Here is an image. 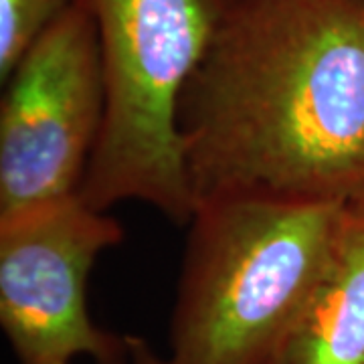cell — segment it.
<instances>
[{
  "instance_id": "1",
  "label": "cell",
  "mask_w": 364,
  "mask_h": 364,
  "mask_svg": "<svg viewBox=\"0 0 364 364\" xmlns=\"http://www.w3.org/2000/svg\"><path fill=\"white\" fill-rule=\"evenodd\" d=\"M193 203L364 200V0H243L178 104Z\"/></svg>"
},
{
  "instance_id": "8",
  "label": "cell",
  "mask_w": 364,
  "mask_h": 364,
  "mask_svg": "<svg viewBox=\"0 0 364 364\" xmlns=\"http://www.w3.org/2000/svg\"><path fill=\"white\" fill-rule=\"evenodd\" d=\"M128 364H174L170 358H162L144 342L142 338L130 336V363Z\"/></svg>"
},
{
  "instance_id": "7",
  "label": "cell",
  "mask_w": 364,
  "mask_h": 364,
  "mask_svg": "<svg viewBox=\"0 0 364 364\" xmlns=\"http://www.w3.org/2000/svg\"><path fill=\"white\" fill-rule=\"evenodd\" d=\"M75 0H0V81L11 75L26 49Z\"/></svg>"
},
{
  "instance_id": "3",
  "label": "cell",
  "mask_w": 364,
  "mask_h": 364,
  "mask_svg": "<svg viewBox=\"0 0 364 364\" xmlns=\"http://www.w3.org/2000/svg\"><path fill=\"white\" fill-rule=\"evenodd\" d=\"M105 81L100 142L79 186L91 207L138 200L188 225L178 104L223 26L243 0H85Z\"/></svg>"
},
{
  "instance_id": "6",
  "label": "cell",
  "mask_w": 364,
  "mask_h": 364,
  "mask_svg": "<svg viewBox=\"0 0 364 364\" xmlns=\"http://www.w3.org/2000/svg\"><path fill=\"white\" fill-rule=\"evenodd\" d=\"M269 364H364V200L346 207L334 253Z\"/></svg>"
},
{
  "instance_id": "5",
  "label": "cell",
  "mask_w": 364,
  "mask_h": 364,
  "mask_svg": "<svg viewBox=\"0 0 364 364\" xmlns=\"http://www.w3.org/2000/svg\"><path fill=\"white\" fill-rule=\"evenodd\" d=\"M124 241V227L79 193L0 217V324L18 364L130 363V336L91 320L95 259Z\"/></svg>"
},
{
  "instance_id": "4",
  "label": "cell",
  "mask_w": 364,
  "mask_h": 364,
  "mask_svg": "<svg viewBox=\"0 0 364 364\" xmlns=\"http://www.w3.org/2000/svg\"><path fill=\"white\" fill-rule=\"evenodd\" d=\"M0 217L79 193L105 119L100 35L75 0L2 81Z\"/></svg>"
},
{
  "instance_id": "2",
  "label": "cell",
  "mask_w": 364,
  "mask_h": 364,
  "mask_svg": "<svg viewBox=\"0 0 364 364\" xmlns=\"http://www.w3.org/2000/svg\"><path fill=\"white\" fill-rule=\"evenodd\" d=\"M348 205L217 198L188 221L174 364H269L334 253Z\"/></svg>"
}]
</instances>
